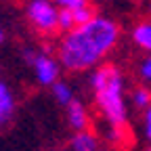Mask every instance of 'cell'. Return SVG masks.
<instances>
[{
    "label": "cell",
    "instance_id": "obj_17",
    "mask_svg": "<svg viewBox=\"0 0 151 151\" xmlns=\"http://www.w3.org/2000/svg\"><path fill=\"white\" fill-rule=\"evenodd\" d=\"M149 151H151V147H149Z\"/></svg>",
    "mask_w": 151,
    "mask_h": 151
},
{
    "label": "cell",
    "instance_id": "obj_3",
    "mask_svg": "<svg viewBox=\"0 0 151 151\" xmlns=\"http://www.w3.org/2000/svg\"><path fill=\"white\" fill-rule=\"evenodd\" d=\"M27 21L40 34H55L59 29V9L52 0H29Z\"/></svg>",
    "mask_w": 151,
    "mask_h": 151
},
{
    "label": "cell",
    "instance_id": "obj_5",
    "mask_svg": "<svg viewBox=\"0 0 151 151\" xmlns=\"http://www.w3.org/2000/svg\"><path fill=\"white\" fill-rule=\"evenodd\" d=\"M67 120H69V124H71V128L76 132L88 128V113H86L84 105L78 103V101H73V99L67 105Z\"/></svg>",
    "mask_w": 151,
    "mask_h": 151
},
{
    "label": "cell",
    "instance_id": "obj_1",
    "mask_svg": "<svg viewBox=\"0 0 151 151\" xmlns=\"http://www.w3.org/2000/svg\"><path fill=\"white\" fill-rule=\"evenodd\" d=\"M120 27L107 17L73 27L59 44V61L67 71H86L94 67L118 44Z\"/></svg>",
    "mask_w": 151,
    "mask_h": 151
},
{
    "label": "cell",
    "instance_id": "obj_12",
    "mask_svg": "<svg viewBox=\"0 0 151 151\" xmlns=\"http://www.w3.org/2000/svg\"><path fill=\"white\" fill-rule=\"evenodd\" d=\"M132 99H134L137 107H149L151 105V90L149 88H137L134 94H132Z\"/></svg>",
    "mask_w": 151,
    "mask_h": 151
},
{
    "label": "cell",
    "instance_id": "obj_16",
    "mask_svg": "<svg viewBox=\"0 0 151 151\" xmlns=\"http://www.w3.org/2000/svg\"><path fill=\"white\" fill-rule=\"evenodd\" d=\"M2 38H4V34H2V27H0V42H2Z\"/></svg>",
    "mask_w": 151,
    "mask_h": 151
},
{
    "label": "cell",
    "instance_id": "obj_2",
    "mask_svg": "<svg viewBox=\"0 0 151 151\" xmlns=\"http://www.w3.org/2000/svg\"><path fill=\"white\" fill-rule=\"evenodd\" d=\"M92 90L99 109L113 128L126 126V103H124V80L118 67L101 65L92 73Z\"/></svg>",
    "mask_w": 151,
    "mask_h": 151
},
{
    "label": "cell",
    "instance_id": "obj_9",
    "mask_svg": "<svg viewBox=\"0 0 151 151\" xmlns=\"http://www.w3.org/2000/svg\"><path fill=\"white\" fill-rule=\"evenodd\" d=\"M132 40L137 42V46H141L143 50L151 52V21H143L132 29Z\"/></svg>",
    "mask_w": 151,
    "mask_h": 151
},
{
    "label": "cell",
    "instance_id": "obj_8",
    "mask_svg": "<svg viewBox=\"0 0 151 151\" xmlns=\"http://www.w3.org/2000/svg\"><path fill=\"white\" fill-rule=\"evenodd\" d=\"M97 147H99L97 137L88 130H78L76 137L71 139V149L73 151H97Z\"/></svg>",
    "mask_w": 151,
    "mask_h": 151
},
{
    "label": "cell",
    "instance_id": "obj_10",
    "mask_svg": "<svg viewBox=\"0 0 151 151\" xmlns=\"http://www.w3.org/2000/svg\"><path fill=\"white\" fill-rule=\"evenodd\" d=\"M50 88H52V94H55V99L59 101L61 105H65V107H67V105H69V101L73 99V94H71V88H69L65 82H59V80H57V82H55Z\"/></svg>",
    "mask_w": 151,
    "mask_h": 151
},
{
    "label": "cell",
    "instance_id": "obj_7",
    "mask_svg": "<svg viewBox=\"0 0 151 151\" xmlns=\"http://www.w3.org/2000/svg\"><path fill=\"white\" fill-rule=\"evenodd\" d=\"M15 111V99L4 82H0V126L6 124Z\"/></svg>",
    "mask_w": 151,
    "mask_h": 151
},
{
    "label": "cell",
    "instance_id": "obj_4",
    "mask_svg": "<svg viewBox=\"0 0 151 151\" xmlns=\"http://www.w3.org/2000/svg\"><path fill=\"white\" fill-rule=\"evenodd\" d=\"M34 71H36V80L42 86H52L57 80H59V63H57L52 57L48 55H36V59L32 63Z\"/></svg>",
    "mask_w": 151,
    "mask_h": 151
},
{
    "label": "cell",
    "instance_id": "obj_14",
    "mask_svg": "<svg viewBox=\"0 0 151 151\" xmlns=\"http://www.w3.org/2000/svg\"><path fill=\"white\" fill-rule=\"evenodd\" d=\"M145 137L151 141V105L145 107Z\"/></svg>",
    "mask_w": 151,
    "mask_h": 151
},
{
    "label": "cell",
    "instance_id": "obj_13",
    "mask_svg": "<svg viewBox=\"0 0 151 151\" xmlns=\"http://www.w3.org/2000/svg\"><path fill=\"white\" fill-rule=\"evenodd\" d=\"M139 71H141V76H143V80H145V82H151V55H147L145 59L141 61Z\"/></svg>",
    "mask_w": 151,
    "mask_h": 151
},
{
    "label": "cell",
    "instance_id": "obj_6",
    "mask_svg": "<svg viewBox=\"0 0 151 151\" xmlns=\"http://www.w3.org/2000/svg\"><path fill=\"white\" fill-rule=\"evenodd\" d=\"M71 9V15H73V23L76 27L78 25H84L88 21H92L94 17H97V11H94V6L90 4V0H78Z\"/></svg>",
    "mask_w": 151,
    "mask_h": 151
},
{
    "label": "cell",
    "instance_id": "obj_11",
    "mask_svg": "<svg viewBox=\"0 0 151 151\" xmlns=\"http://www.w3.org/2000/svg\"><path fill=\"white\" fill-rule=\"evenodd\" d=\"M73 27H76V23H73L71 9L69 6H61L59 9V29L61 32H71Z\"/></svg>",
    "mask_w": 151,
    "mask_h": 151
},
{
    "label": "cell",
    "instance_id": "obj_15",
    "mask_svg": "<svg viewBox=\"0 0 151 151\" xmlns=\"http://www.w3.org/2000/svg\"><path fill=\"white\" fill-rule=\"evenodd\" d=\"M55 4H59V6H73L78 0H52Z\"/></svg>",
    "mask_w": 151,
    "mask_h": 151
}]
</instances>
